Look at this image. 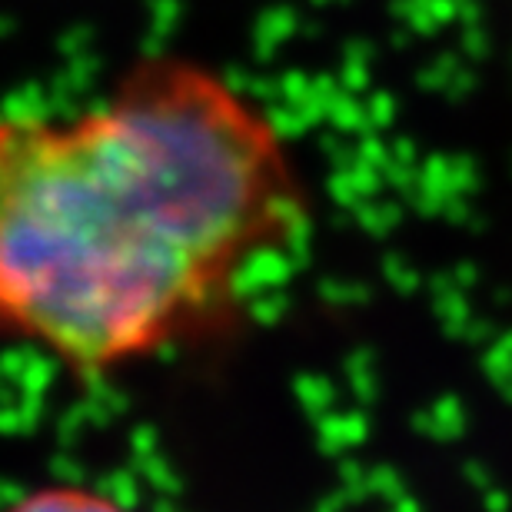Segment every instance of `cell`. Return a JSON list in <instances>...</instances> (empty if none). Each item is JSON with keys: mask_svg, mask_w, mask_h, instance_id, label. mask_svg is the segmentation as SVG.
<instances>
[{"mask_svg": "<svg viewBox=\"0 0 512 512\" xmlns=\"http://www.w3.org/2000/svg\"><path fill=\"white\" fill-rule=\"evenodd\" d=\"M0 512H130L120 499L100 493L94 486H40L17 496Z\"/></svg>", "mask_w": 512, "mask_h": 512, "instance_id": "7a4b0ae2", "label": "cell"}, {"mask_svg": "<svg viewBox=\"0 0 512 512\" xmlns=\"http://www.w3.org/2000/svg\"><path fill=\"white\" fill-rule=\"evenodd\" d=\"M310 223L276 120L147 57L80 114H0V336L87 380L203 343Z\"/></svg>", "mask_w": 512, "mask_h": 512, "instance_id": "6da1fadb", "label": "cell"}]
</instances>
